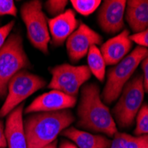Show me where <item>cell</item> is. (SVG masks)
<instances>
[{
	"label": "cell",
	"instance_id": "ba28073f",
	"mask_svg": "<svg viewBox=\"0 0 148 148\" xmlns=\"http://www.w3.org/2000/svg\"><path fill=\"white\" fill-rule=\"evenodd\" d=\"M49 70L51 74V79L48 87L75 98L81 87L91 76L88 66L84 65L73 66L64 63L53 66Z\"/></svg>",
	"mask_w": 148,
	"mask_h": 148
},
{
	"label": "cell",
	"instance_id": "8fae6325",
	"mask_svg": "<svg viewBox=\"0 0 148 148\" xmlns=\"http://www.w3.org/2000/svg\"><path fill=\"white\" fill-rule=\"evenodd\" d=\"M76 98L66 94L51 90L36 97L30 105L25 109V114H34L42 112H57L68 110L75 106Z\"/></svg>",
	"mask_w": 148,
	"mask_h": 148
},
{
	"label": "cell",
	"instance_id": "d4e9b609",
	"mask_svg": "<svg viewBox=\"0 0 148 148\" xmlns=\"http://www.w3.org/2000/svg\"><path fill=\"white\" fill-rule=\"evenodd\" d=\"M141 68L143 70V84L145 91L148 93V57L141 62Z\"/></svg>",
	"mask_w": 148,
	"mask_h": 148
},
{
	"label": "cell",
	"instance_id": "277c9868",
	"mask_svg": "<svg viewBox=\"0 0 148 148\" xmlns=\"http://www.w3.org/2000/svg\"><path fill=\"white\" fill-rule=\"evenodd\" d=\"M31 66L19 33L12 34L0 48V99L7 95V87L12 78L20 71Z\"/></svg>",
	"mask_w": 148,
	"mask_h": 148
},
{
	"label": "cell",
	"instance_id": "2e32d148",
	"mask_svg": "<svg viewBox=\"0 0 148 148\" xmlns=\"http://www.w3.org/2000/svg\"><path fill=\"white\" fill-rule=\"evenodd\" d=\"M60 134L72 140L77 148H110L112 143L109 138L105 136L79 130L75 127L66 128Z\"/></svg>",
	"mask_w": 148,
	"mask_h": 148
},
{
	"label": "cell",
	"instance_id": "9a60e30c",
	"mask_svg": "<svg viewBox=\"0 0 148 148\" xmlns=\"http://www.w3.org/2000/svg\"><path fill=\"white\" fill-rule=\"evenodd\" d=\"M134 34L148 27V0H130L126 3L125 17Z\"/></svg>",
	"mask_w": 148,
	"mask_h": 148
},
{
	"label": "cell",
	"instance_id": "d6986e66",
	"mask_svg": "<svg viewBox=\"0 0 148 148\" xmlns=\"http://www.w3.org/2000/svg\"><path fill=\"white\" fill-rule=\"evenodd\" d=\"M134 133L137 137L148 135V105L141 106L136 116V129Z\"/></svg>",
	"mask_w": 148,
	"mask_h": 148
},
{
	"label": "cell",
	"instance_id": "5bb4252c",
	"mask_svg": "<svg viewBox=\"0 0 148 148\" xmlns=\"http://www.w3.org/2000/svg\"><path fill=\"white\" fill-rule=\"evenodd\" d=\"M23 109L24 104L21 103L7 115L5 134L8 148H28L22 117Z\"/></svg>",
	"mask_w": 148,
	"mask_h": 148
},
{
	"label": "cell",
	"instance_id": "52a82bcc",
	"mask_svg": "<svg viewBox=\"0 0 148 148\" xmlns=\"http://www.w3.org/2000/svg\"><path fill=\"white\" fill-rule=\"evenodd\" d=\"M45 85L46 81L39 75L27 70L20 71L9 82L5 103L0 108V117L7 116L21 102Z\"/></svg>",
	"mask_w": 148,
	"mask_h": 148
},
{
	"label": "cell",
	"instance_id": "603a6c76",
	"mask_svg": "<svg viewBox=\"0 0 148 148\" xmlns=\"http://www.w3.org/2000/svg\"><path fill=\"white\" fill-rule=\"evenodd\" d=\"M130 40L138 45V46H142L148 49V27L140 33L130 35Z\"/></svg>",
	"mask_w": 148,
	"mask_h": 148
},
{
	"label": "cell",
	"instance_id": "4316f807",
	"mask_svg": "<svg viewBox=\"0 0 148 148\" xmlns=\"http://www.w3.org/2000/svg\"><path fill=\"white\" fill-rule=\"evenodd\" d=\"M60 148H77V146L69 142V141H66V140H62L60 142Z\"/></svg>",
	"mask_w": 148,
	"mask_h": 148
},
{
	"label": "cell",
	"instance_id": "4fadbf2b",
	"mask_svg": "<svg viewBox=\"0 0 148 148\" xmlns=\"http://www.w3.org/2000/svg\"><path fill=\"white\" fill-rule=\"evenodd\" d=\"M132 44L133 42L130 40V35L128 29H123L118 35L102 44L99 50L106 64L114 66L119 63L129 54Z\"/></svg>",
	"mask_w": 148,
	"mask_h": 148
},
{
	"label": "cell",
	"instance_id": "5b68a950",
	"mask_svg": "<svg viewBox=\"0 0 148 148\" xmlns=\"http://www.w3.org/2000/svg\"><path fill=\"white\" fill-rule=\"evenodd\" d=\"M120 95L113 109V114L116 123L121 128H130L143 104L145 97L143 75L138 74L131 77Z\"/></svg>",
	"mask_w": 148,
	"mask_h": 148
},
{
	"label": "cell",
	"instance_id": "7a4b0ae2",
	"mask_svg": "<svg viewBox=\"0 0 148 148\" xmlns=\"http://www.w3.org/2000/svg\"><path fill=\"white\" fill-rule=\"evenodd\" d=\"M75 122L72 112L34 113L24 120L28 148H44L55 141L60 134Z\"/></svg>",
	"mask_w": 148,
	"mask_h": 148
},
{
	"label": "cell",
	"instance_id": "83f0119b",
	"mask_svg": "<svg viewBox=\"0 0 148 148\" xmlns=\"http://www.w3.org/2000/svg\"><path fill=\"white\" fill-rule=\"evenodd\" d=\"M44 148H57V140L53 141L52 143H51L50 145H48L47 146H45Z\"/></svg>",
	"mask_w": 148,
	"mask_h": 148
},
{
	"label": "cell",
	"instance_id": "30bf717a",
	"mask_svg": "<svg viewBox=\"0 0 148 148\" xmlns=\"http://www.w3.org/2000/svg\"><path fill=\"white\" fill-rule=\"evenodd\" d=\"M125 0H106L98 12L97 21L100 29L107 34H116L124 28Z\"/></svg>",
	"mask_w": 148,
	"mask_h": 148
},
{
	"label": "cell",
	"instance_id": "44dd1931",
	"mask_svg": "<svg viewBox=\"0 0 148 148\" xmlns=\"http://www.w3.org/2000/svg\"><path fill=\"white\" fill-rule=\"evenodd\" d=\"M17 16V7L12 0H0V16Z\"/></svg>",
	"mask_w": 148,
	"mask_h": 148
},
{
	"label": "cell",
	"instance_id": "7c38bea8",
	"mask_svg": "<svg viewBox=\"0 0 148 148\" xmlns=\"http://www.w3.org/2000/svg\"><path fill=\"white\" fill-rule=\"evenodd\" d=\"M78 26L79 21L75 17V12L71 9L66 10L56 17L48 19L51 43L54 46H61Z\"/></svg>",
	"mask_w": 148,
	"mask_h": 148
},
{
	"label": "cell",
	"instance_id": "8992f818",
	"mask_svg": "<svg viewBox=\"0 0 148 148\" xmlns=\"http://www.w3.org/2000/svg\"><path fill=\"white\" fill-rule=\"evenodd\" d=\"M21 16L27 29L30 44L41 52L47 54L51 36L48 20L43 11L42 2L32 0L26 2L21 8Z\"/></svg>",
	"mask_w": 148,
	"mask_h": 148
},
{
	"label": "cell",
	"instance_id": "6da1fadb",
	"mask_svg": "<svg viewBox=\"0 0 148 148\" xmlns=\"http://www.w3.org/2000/svg\"><path fill=\"white\" fill-rule=\"evenodd\" d=\"M77 126L96 133L114 137L118 132L116 123L106 105L102 101L96 84L83 86L77 108Z\"/></svg>",
	"mask_w": 148,
	"mask_h": 148
},
{
	"label": "cell",
	"instance_id": "f1b7e54d",
	"mask_svg": "<svg viewBox=\"0 0 148 148\" xmlns=\"http://www.w3.org/2000/svg\"><path fill=\"white\" fill-rule=\"evenodd\" d=\"M143 148H148V144H147L146 145H145V146H144Z\"/></svg>",
	"mask_w": 148,
	"mask_h": 148
},
{
	"label": "cell",
	"instance_id": "e0dca14e",
	"mask_svg": "<svg viewBox=\"0 0 148 148\" xmlns=\"http://www.w3.org/2000/svg\"><path fill=\"white\" fill-rule=\"evenodd\" d=\"M88 68L91 73L99 81L103 82L106 76V62L102 53L98 46H92L87 54Z\"/></svg>",
	"mask_w": 148,
	"mask_h": 148
},
{
	"label": "cell",
	"instance_id": "3957f363",
	"mask_svg": "<svg viewBox=\"0 0 148 148\" xmlns=\"http://www.w3.org/2000/svg\"><path fill=\"white\" fill-rule=\"evenodd\" d=\"M146 57H148V49L137 46L108 71L101 94V99L105 104H112L119 98L125 84Z\"/></svg>",
	"mask_w": 148,
	"mask_h": 148
},
{
	"label": "cell",
	"instance_id": "ac0fdd59",
	"mask_svg": "<svg viewBox=\"0 0 148 148\" xmlns=\"http://www.w3.org/2000/svg\"><path fill=\"white\" fill-rule=\"evenodd\" d=\"M70 3L73 8L84 16L90 15L101 5L100 0H72Z\"/></svg>",
	"mask_w": 148,
	"mask_h": 148
},
{
	"label": "cell",
	"instance_id": "9c48e42d",
	"mask_svg": "<svg viewBox=\"0 0 148 148\" xmlns=\"http://www.w3.org/2000/svg\"><path fill=\"white\" fill-rule=\"evenodd\" d=\"M103 37L84 23H81L66 42L68 55L71 62L76 63L88 54L92 46L102 45Z\"/></svg>",
	"mask_w": 148,
	"mask_h": 148
},
{
	"label": "cell",
	"instance_id": "ffe728a7",
	"mask_svg": "<svg viewBox=\"0 0 148 148\" xmlns=\"http://www.w3.org/2000/svg\"><path fill=\"white\" fill-rule=\"evenodd\" d=\"M66 0H48L45 3V8L51 16L56 17L66 11Z\"/></svg>",
	"mask_w": 148,
	"mask_h": 148
},
{
	"label": "cell",
	"instance_id": "7402d4cb",
	"mask_svg": "<svg viewBox=\"0 0 148 148\" xmlns=\"http://www.w3.org/2000/svg\"><path fill=\"white\" fill-rule=\"evenodd\" d=\"M132 138V136L123 132H117L114 136V139L111 143L110 148H124L127 142Z\"/></svg>",
	"mask_w": 148,
	"mask_h": 148
},
{
	"label": "cell",
	"instance_id": "484cf974",
	"mask_svg": "<svg viewBox=\"0 0 148 148\" xmlns=\"http://www.w3.org/2000/svg\"><path fill=\"white\" fill-rule=\"evenodd\" d=\"M7 145L5 134V126L1 120H0V148H5Z\"/></svg>",
	"mask_w": 148,
	"mask_h": 148
},
{
	"label": "cell",
	"instance_id": "cb8c5ba5",
	"mask_svg": "<svg viewBox=\"0 0 148 148\" xmlns=\"http://www.w3.org/2000/svg\"><path fill=\"white\" fill-rule=\"evenodd\" d=\"M14 24H15L14 21H11L7 24L0 27V48H1L6 42V40L13 28V26H14Z\"/></svg>",
	"mask_w": 148,
	"mask_h": 148
}]
</instances>
